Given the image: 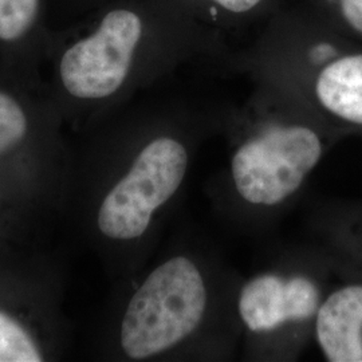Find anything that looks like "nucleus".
Here are the masks:
<instances>
[{
    "instance_id": "3",
    "label": "nucleus",
    "mask_w": 362,
    "mask_h": 362,
    "mask_svg": "<svg viewBox=\"0 0 362 362\" xmlns=\"http://www.w3.org/2000/svg\"><path fill=\"white\" fill-rule=\"evenodd\" d=\"M188 161L185 145L175 137L161 136L145 145L129 172L106 194L98 212L101 233L119 240L144 235L156 211L180 188Z\"/></svg>"
},
{
    "instance_id": "2",
    "label": "nucleus",
    "mask_w": 362,
    "mask_h": 362,
    "mask_svg": "<svg viewBox=\"0 0 362 362\" xmlns=\"http://www.w3.org/2000/svg\"><path fill=\"white\" fill-rule=\"evenodd\" d=\"M208 305L206 279L194 260L175 257L149 274L128 303L121 346L134 360L160 354L194 334Z\"/></svg>"
},
{
    "instance_id": "1",
    "label": "nucleus",
    "mask_w": 362,
    "mask_h": 362,
    "mask_svg": "<svg viewBox=\"0 0 362 362\" xmlns=\"http://www.w3.org/2000/svg\"><path fill=\"white\" fill-rule=\"evenodd\" d=\"M255 124L231 160L239 196L252 206L272 207L296 194L320 163L324 141L317 113L297 93L267 78V89L252 105Z\"/></svg>"
},
{
    "instance_id": "11",
    "label": "nucleus",
    "mask_w": 362,
    "mask_h": 362,
    "mask_svg": "<svg viewBox=\"0 0 362 362\" xmlns=\"http://www.w3.org/2000/svg\"><path fill=\"white\" fill-rule=\"evenodd\" d=\"M27 132L22 107L10 95L0 93V155L19 143Z\"/></svg>"
},
{
    "instance_id": "10",
    "label": "nucleus",
    "mask_w": 362,
    "mask_h": 362,
    "mask_svg": "<svg viewBox=\"0 0 362 362\" xmlns=\"http://www.w3.org/2000/svg\"><path fill=\"white\" fill-rule=\"evenodd\" d=\"M39 0H0V39L15 40L33 26Z\"/></svg>"
},
{
    "instance_id": "5",
    "label": "nucleus",
    "mask_w": 362,
    "mask_h": 362,
    "mask_svg": "<svg viewBox=\"0 0 362 362\" xmlns=\"http://www.w3.org/2000/svg\"><path fill=\"white\" fill-rule=\"evenodd\" d=\"M318 308L320 291L310 278L272 272L248 281L238 300L239 315L252 333H269L284 325L308 321L315 317Z\"/></svg>"
},
{
    "instance_id": "4",
    "label": "nucleus",
    "mask_w": 362,
    "mask_h": 362,
    "mask_svg": "<svg viewBox=\"0 0 362 362\" xmlns=\"http://www.w3.org/2000/svg\"><path fill=\"white\" fill-rule=\"evenodd\" d=\"M151 33V18L139 8L122 6L109 10L91 35L64 54L61 78L66 90L83 100L116 94L127 83Z\"/></svg>"
},
{
    "instance_id": "8",
    "label": "nucleus",
    "mask_w": 362,
    "mask_h": 362,
    "mask_svg": "<svg viewBox=\"0 0 362 362\" xmlns=\"http://www.w3.org/2000/svg\"><path fill=\"white\" fill-rule=\"evenodd\" d=\"M344 35L362 45V0H298Z\"/></svg>"
},
{
    "instance_id": "6",
    "label": "nucleus",
    "mask_w": 362,
    "mask_h": 362,
    "mask_svg": "<svg viewBox=\"0 0 362 362\" xmlns=\"http://www.w3.org/2000/svg\"><path fill=\"white\" fill-rule=\"evenodd\" d=\"M315 336L326 360L362 362V285L341 287L320 303Z\"/></svg>"
},
{
    "instance_id": "9",
    "label": "nucleus",
    "mask_w": 362,
    "mask_h": 362,
    "mask_svg": "<svg viewBox=\"0 0 362 362\" xmlns=\"http://www.w3.org/2000/svg\"><path fill=\"white\" fill-rule=\"evenodd\" d=\"M42 356L21 325L0 311V362H39Z\"/></svg>"
},
{
    "instance_id": "7",
    "label": "nucleus",
    "mask_w": 362,
    "mask_h": 362,
    "mask_svg": "<svg viewBox=\"0 0 362 362\" xmlns=\"http://www.w3.org/2000/svg\"><path fill=\"white\" fill-rule=\"evenodd\" d=\"M194 18L214 31L227 33L260 25L298 0H177Z\"/></svg>"
}]
</instances>
